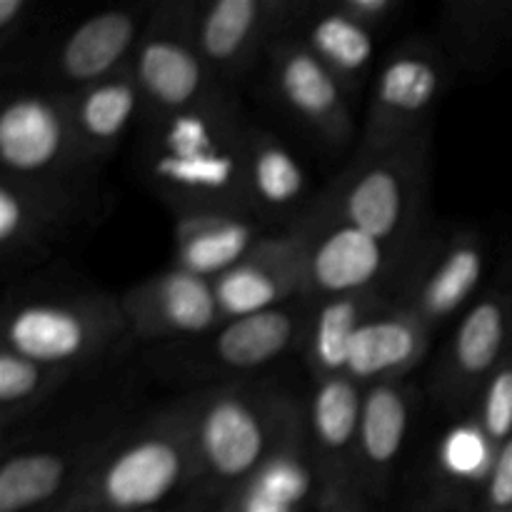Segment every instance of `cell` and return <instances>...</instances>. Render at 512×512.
Wrapping results in <instances>:
<instances>
[{"label": "cell", "mask_w": 512, "mask_h": 512, "mask_svg": "<svg viewBox=\"0 0 512 512\" xmlns=\"http://www.w3.org/2000/svg\"><path fill=\"white\" fill-rule=\"evenodd\" d=\"M125 335L120 298L108 293L30 298L10 305L3 315V348L80 373Z\"/></svg>", "instance_id": "cell-5"}, {"label": "cell", "mask_w": 512, "mask_h": 512, "mask_svg": "<svg viewBox=\"0 0 512 512\" xmlns=\"http://www.w3.org/2000/svg\"><path fill=\"white\" fill-rule=\"evenodd\" d=\"M0 165L3 175L30 183H85L98 168L75 138L68 95L45 88L3 100Z\"/></svg>", "instance_id": "cell-8"}, {"label": "cell", "mask_w": 512, "mask_h": 512, "mask_svg": "<svg viewBox=\"0 0 512 512\" xmlns=\"http://www.w3.org/2000/svg\"><path fill=\"white\" fill-rule=\"evenodd\" d=\"M163 512H170V510H163Z\"/></svg>", "instance_id": "cell-38"}, {"label": "cell", "mask_w": 512, "mask_h": 512, "mask_svg": "<svg viewBox=\"0 0 512 512\" xmlns=\"http://www.w3.org/2000/svg\"><path fill=\"white\" fill-rule=\"evenodd\" d=\"M123 425L85 428L63 440L25 443L0 465V512H50L75 488Z\"/></svg>", "instance_id": "cell-16"}, {"label": "cell", "mask_w": 512, "mask_h": 512, "mask_svg": "<svg viewBox=\"0 0 512 512\" xmlns=\"http://www.w3.org/2000/svg\"><path fill=\"white\" fill-rule=\"evenodd\" d=\"M195 475L198 503H223L285 440L305 428V403L260 380H235L193 390Z\"/></svg>", "instance_id": "cell-3"}, {"label": "cell", "mask_w": 512, "mask_h": 512, "mask_svg": "<svg viewBox=\"0 0 512 512\" xmlns=\"http://www.w3.org/2000/svg\"><path fill=\"white\" fill-rule=\"evenodd\" d=\"M363 398V385L340 373L315 380L313 393L305 400V435L320 485L355 480Z\"/></svg>", "instance_id": "cell-21"}, {"label": "cell", "mask_w": 512, "mask_h": 512, "mask_svg": "<svg viewBox=\"0 0 512 512\" xmlns=\"http://www.w3.org/2000/svg\"><path fill=\"white\" fill-rule=\"evenodd\" d=\"M290 35L308 45L353 100L373 83L378 35L348 18L333 0H298Z\"/></svg>", "instance_id": "cell-22"}, {"label": "cell", "mask_w": 512, "mask_h": 512, "mask_svg": "<svg viewBox=\"0 0 512 512\" xmlns=\"http://www.w3.org/2000/svg\"><path fill=\"white\" fill-rule=\"evenodd\" d=\"M510 512H512V510H510Z\"/></svg>", "instance_id": "cell-39"}, {"label": "cell", "mask_w": 512, "mask_h": 512, "mask_svg": "<svg viewBox=\"0 0 512 512\" xmlns=\"http://www.w3.org/2000/svg\"><path fill=\"white\" fill-rule=\"evenodd\" d=\"M415 408H418V393L410 380L365 388L358 453H355V485L365 495L368 505H378L388 498L390 485L408 448Z\"/></svg>", "instance_id": "cell-20"}, {"label": "cell", "mask_w": 512, "mask_h": 512, "mask_svg": "<svg viewBox=\"0 0 512 512\" xmlns=\"http://www.w3.org/2000/svg\"><path fill=\"white\" fill-rule=\"evenodd\" d=\"M198 0H165L153 5L130 70L145 100V120L183 113L230 93L195 40Z\"/></svg>", "instance_id": "cell-6"}, {"label": "cell", "mask_w": 512, "mask_h": 512, "mask_svg": "<svg viewBox=\"0 0 512 512\" xmlns=\"http://www.w3.org/2000/svg\"><path fill=\"white\" fill-rule=\"evenodd\" d=\"M313 303V298H300L265 313L225 320L205 338L188 340L180 360L185 368L223 378V383L250 380L293 350H303Z\"/></svg>", "instance_id": "cell-10"}, {"label": "cell", "mask_w": 512, "mask_h": 512, "mask_svg": "<svg viewBox=\"0 0 512 512\" xmlns=\"http://www.w3.org/2000/svg\"><path fill=\"white\" fill-rule=\"evenodd\" d=\"M433 130L383 150H358L353 163L305 215L343 223L390 245L423 243L428 230Z\"/></svg>", "instance_id": "cell-4"}, {"label": "cell", "mask_w": 512, "mask_h": 512, "mask_svg": "<svg viewBox=\"0 0 512 512\" xmlns=\"http://www.w3.org/2000/svg\"><path fill=\"white\" fill-rule=\"evenodd\" d=\"M308 245L305 223L268 233L235 268L213 280L225 320L265 313L308 298Z\"/></svg>", "instance_id": "cell-18"}, {"label": "cell", "mask_w": 512, "mask_h": 512, "mask_svg": "<svg viewBox=\"0 0 512 512\" xmlns=\"http://www.w3.org/2000/svg\"><path fill=\"white\" fill-rule=\"evenodd\" d=\"M443 38L458 63L483 70L512 45V0H460L443 8Z\"/></svg>", "instance_id": "cell-29"}, {"label": "cell", "mask_w": 512, "mask_h": 512, "mask_svg": "<svg viewBox=\"0 0 512 512\" xmlns=\"http://www.w3.org/2000/svg\"><path fill=\"white\" fill-rule=\"evenodd\" d=\"M298 0H198L195 40L215 78L230 88L290 33Z\"/></svg>", "instance_id": "cell-17"}, {"label": "cell", "mask_w": 512, "mask_h": 512, "mask_svg": "<svg viewBox=\"0 0 512 512\" xmlns=\"http://www.w3.org/2000/svg\"><path fill=\"white\" fill-rule=\"evenodd\" d=\"M450 83L440 45L410 38L390 50L370 83L360 150H383L433 130V115Z\"/></svg>", "instance_id": "cell-7"}, {"label": "cell", "mask_w": 512, "mask_h": 512, "mask_svg": "<svg viewBox=\"0 0 512 512\" xmlns=\"http://www.w3.org/2000/svg\"><path fill=\"white\" fill-rule=\"evenodd\" d=\"M495 455H498V448L490 443L473 415H463L445 430L435 450V480H438L435 490L475 508L480 488L495 463Z\"/></svg>", "instance_id": "cell-30"}, {"label": "cell", "mask_w": 512, "mask_h": 512, "mask_svg": "<svg viewBox=\"0 0 512 512\" xmlns=\"http://www.w3.org/2000/svg\"><path fill=\"white\" fill-rule=\"evenodd\" d=\"M512 353V293L488 290L463 313L433 380V400L450 415H468L480 388Z\"/></svg>", "instance_id": "cell-14"}, {"label": "cell", "mask_w": 512, "mask_h": 512, "mask_svg": "<svg viewBox=\"0 0 512 512\" xmlns=\"http://www.w3.org/2000/svg\"><path fill=\"white\" fill-rule=\"evenodd\" d=\"M248 195L253 215L263 223H300L310 210V180L293 150L268 128L248 130Z\"/></svg>", "instance_id": "cell-24"}, {"label": "cell", "mask_w": 512, "mask_h": 512, "mask_svg": "<svg viewBox=\"0 0 512 512\" xmlns=\"http://www.w3.org/2000/svg\"><path fill=\"white\" fill-rule=\"evenodd\" d=\"M348 18L360 23L363 28L373 30L375 35L388 30L390 25L398 23L403 13V0H333Z\"/></svg>", "instance_id": "cell-34"}, {"label": "cell", "mask_w": 512, "mask_h": 512, "mask_svg": "<svg viewBox=\"0 0 512 512\" xmlns=\"http://www.w3.org/2000/svg\"><path fill=\"white\" fill-rule=\"evenodd\" d=\"M468 415H473L495 448L512 438V353L480 388Z\"/></svg>", "instance_id": "cell-32"}, {"label": "cell", "mask_w": 512, "mask_h": 512, "mask_svg": "<svg viewBox=\"0 0 512 512\" xmlns=\"http://www.w3.org/2000/svg\"><path fill=\"white\" fill-rule=\"evenodd\" d=\"M35 5L30 0H0V50L23 43L33 25Z\"/></svg>", "instance_id": "cell-36"}, {"label": "cell", "mask_w": 512, "mask_h": 512, "mask_svg": "<svg viewBox=\"0 0 512 512\" xmlns=\"http://www.w3.org/2000/svg\"><path fill=\"white\" fill-rule=\"evenodd\" d=\"M318 490L320 478L303 428L240 483L218 512H303L310 500L315 503Z\"/></svg>", "instance_id": "cell-27"}, {"label": "cell", "mask_w": 512, "mask_h": 512, "mask_svg": "<svg viewBox=\"0 0 512 512\" xmlns=\"http://www.w3.org/2000/svg\"><path fill=\"white\" fill-rule=\"evenodd\" d=\"M300 223L310 233L308 298L313 300L380 288L398 295L400 280L423 245H390L353 225L325 223L310 215H303Z\"/></svg>", "instance_id": "cell-11"}, {"label": "cell", "mask_w": 512, "mask_h": 512, "mask_svg": "<svg viewBox=\"0 0 512 512\" xmlns=\"http://www.w3.org/2000/svg\"><path fill=\"white\" fill-rule=\"evenodd\" d=\"M128 338L145 343H188L225 323L213 280L170 265L120 295Z\"/></svg>", "instance_id": "cell-19"}, {"label": "cell", "mask_w": 512, "mask_h": 512, "mask_svg": "<svg viewBox=\"0 0 512 512\" xmlns=\"http://www.w3.org/2000/svg\"><path fill=\"white\" fill-rule=\"evenodd\" d=\"M488 270V243L473 228L428 238L415 253L398 288V303L438 330L478 300Z\"/></svg>", "instance_id": "cell-12"}, {"label": "cell", "mask_w": 512, "mask_h": 512, "mask_svg": "<svg viewBox=\"0 0 512 512\" xmlns=\"http://www.w3.org/2000/svg\"><path fill=\"white\" fill-rule=\"evenodd\" d=\"M268 235V223L243 213L175 215L173 265L215 280Z\"/></svg>", "instance_id": "cell-25"}, {"label": "cell", "mask_w": 512, "mask_h": 512, "mask_svg": "<svg viewBox=\"0 0 512 512\" xmlns=\"http://www.w3.org/2000/svg\"><path fill=\"white\" fill-rule=\"evenodd\" d=\"M368 500L360 493L355 480L323 483L315 498V512H368Z\"/></svg>", "instance_id": "cell-35"}, {"label": "cell", "mask_w": 512, "mask_h": 512, "mask_svg": "<svg viewBox=\"0 0 512 512\" xmlns=\"http://www.w3.org/2000/svg\"><path fill=\"white\" fill-rule=\"evenodd\" d=\"M265 65L270 95L295 123L330 148H345L355 138V100L298 35L275 40Z\"/></svg>", "instance_id": "cell-15"}, {"label": "cell", "mask_w": 512, "mask_h": 512, "mask_svg": "<svg viewBox=\"0 0 512 512\" xmlns=\"http://www.w3.org/2000/svg\"><path fill=\"white\" fill-rule=\"evenodd\" d=\"M408 512H478V510H475L473 505L463 503V500L450 498V495H445V493H440V490H435L433 498L420 500V503L410 505Z\"/></svg>", "instance_id": "cell-37"}, {"label": "cell", "mask_w": 512, "mask_h": 512, "mask_svg": "<svg viewBox=\"0 0 512 512\" xmlns=\"http://www.w3.org/2000/svg\"><path fill=\"white\" fill-rule=\"evenodd\" d=\"M153 5L105 8L78 20L40 60V88L73 95L130 68Z\"/></svg>", "instance_id": "cell-13"}, {"label": "cell", "mask_w": 512, "mask_h": 512, "mask_svg": "<svg viewBox=\"0 0 512 512\" xmlns=\"http://www.w3.org/2000/svg\"><path fill=\"white\" fill-rule=\"evenodd\" d=\"M478 512H510L512 510V438L503 443L495 455L488 480L480 488Z\"/></svg>", "instance_id": "cell-33"}, {"label": "cell", "mask_w": 512, "mask_h": 512, "mask_svg": "<svg viewBox=\"0 0 512 512\" xmlns=\"http://www.w3.org/2000/svg\"><path fill=\"white\" fill-rule=\"evenodd\" d=\"M80 370L45 365L0 345V425L3 433L25 423L53 400Z\"/></svg>", "instance_id": "cell-31"}, {"label": "cell", "mask_w": 512, "mask_h": 512, "mask_svg": "<svg viewBox=\"0 0 512 512\" xmlns=\"http://www.w3.org/2000/svg\"><path fill=\"white\" fill-rule=\"evenodd\" d=\"M195 395L188 393L135 425H123L50 512H163L188 495L195 475Z\"/></svg>", "instance_id": "cell-2"}, {"label": "cell", "mask_w": 512, "mask_h": 512, "mask_svg": "<svg viewBox=\"0 0 512 512\" xmlns=\"http://www.w3.org/2000/svg\"><path fill=\"white\" fill-rule=\"evenodd\" d=\"M250 125L233 93L143 120L140 178L175 215H253L245 170Z\"/></svg>", "instance_id": "cell-1"}, {"label": "cell", "mask_w": 512, "mask_h": 512, "mask_svg": "<svg viewBox=\"0 0 512 512\" xmlns=\"http://www.w3.org/2000/svg\"><path fill=\"white\" fill-rule=\"evenodd\" d=\"M393 303H398V295L385 288L315 300L303 340V360L313 380L345 373L355 335L373 315Z\"/></svg>", "instance_id": "cell-28"}, {"label": "cell", "mask_w": 512, "mask_h": 512, "mask_svg": "<svg viewBox=\"0 0 512 512\" xmlns=\"http://www.w3.org/2000/svg\"><path fill=\"white\" fill-rule=\"evenodd\" d=\"M75 138L90 163L108 160L135 123L145 120V100L133 70L125 68L113 78L68 95Z\"/></svg>", "instance_id": "cell-26"}, {"label": "cell", "mask_w": 512, "mask_h": 512, "mask_svg": "<svg viewBox=\"0 0 512 512\" xmlns=\"http://www.w3.org/2000/svg\"><path fill=\"white\" fill-rule=\"evenodd\" d=\"M93 185L30 183L0 173V253L8 268H25L73 240L90 218Z\"/></svg>", "instance_id": "cell-9"}, {"label": "cell", "mask_w": 512, "mask_h": 512, "mask_svg": "<svg viewBox=\"0 0 512 512\" xmlns=\"http://www.w3.org/2000/svg\"><path fill=\"white\" fill-rule=\"evenodd\" d=\"M435 330L403 303H393L368 320L355 335L345 375L363 388L408 380L430 350Z\"/></svg>", "instance_id": "cell-23"}]
</instances>
